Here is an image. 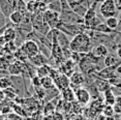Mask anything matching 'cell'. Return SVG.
Returning <instances> with one entry per match:
<instances>
[{
  "mask_svg": "<svg viewBox=\"0 0 121 120\" xmlns=\"http://www.w3.org/2000/svg\"><path fill=\"white\" fill-rule=\"evenodd\" d=\"M94 45L86 32H82V33L75 35L69 43V49L73 52H78V53H90Z\"/></svg>",
  "mask_w": 121,
  "mask_h": 120,
  "instance_id": "1",
  "label": "cell"
},
{
  "mask_svg": "<svg viewBox=\"0 0 121 120\" xmlns=\"http://www.w3.org/2000/svg\"><path fill=\"white\" fill-rule=\"evenodd\" d=\"M56 28L60 30L61 32L65 33L67 36L73 37L75 35L82 33V32L86 31V27L84 24H64L62 22H59L58 25L56 26Z\"/></svg>",
  "mask_w": 121,
  "mask_h": 120,
  "instance_id": "2",
  "label": "cell"
},
{
  "mask_svg": "<svg viewBox=\"0 0 121 120\" xmlns=\"http://www.w3.org/2000/svg\"><path fill=\"white\" fill-rule=\"evenodd\" d=\"M99 13L104 19L110 17H117L119 10L117 9L115 0H103L99 5Z\"/></svg>",
  "mask_w": 121,
  "mask_h": 120,
  "instance_id": "3",
  "label": "cell"
},
{
  "mask_svg": "<svg viewBox=\"0 0 121 120\" xmlns=\"http://www.w3.org/2000/svg\"><path fill=\"white\" fill-rule=\"evenodd\" d=\"M31 24L32 28L35 31L39 32L43 35H47L49 31H50V27L47 25V23L43 21V13H34L31 15Z\"/></svg>",
  "mask_w": 121,
  "mask_h": 120,
  "instance_id": "4",
  "label": "cell"
},
{
  "mask_svg": "<svg viewBox=\"0 0 121 120\" xmlns=\"http://www.w3.org/2000/svg\"><path fill=\"white\" fill-rule=\"evenodd\" d=\"M60 22L64 24H84L83 18L77 15L71 9L60 12Z\"/></svg>",
  "mask_w": 121,
  "mask_h": 120,
  "instance_id": "5",
  "label": "cell"
},
{
  "mask_svg": "<svg viewBox=\"0 0 121 120\" xmlns=\"http://www.w3.org/2000/svg\"><path fill=\"white\" fill-rule=\"evenodd\" d=\"M19 48L26 54V56L28 57V60L39 53V48H38L37 43L31 39H26L21 45V47H19Z\"/></svg>",
  "mask_w": 121,
  "mask_h": 120,
  "instance_id": "6",
  "label": "cell"
},
{
  "mask_svg": "<svg viewBox=\"0 0 121 120\" xmlns=\"http://www.w3.org/2000/svg\"><path fill=\"white\" fill-rule=\"evenodd\" d=\"M43 21L47 23L50 28H56V26L58 25V23L60 22V13L58 12H55L52 9H46L43 13Z\"/></svg>",
  "mask_w": 121,
  "mask_h": 120,
  "instance_id": "7",
  "label": "cell"
},
{
  "mask_svg": "<svg viewBox=\"0 0 121 120\" xmlns=\"http://www.w3.org/2000/svg\"><path fill=\"white\" fill-rule=\"evenodd\" d=\"M75 96H76V100L83 107L89 105L90 102H91L90 92L88 91L87 88H84V87H79L78 89L75 90Z\"/></svg>",
  "mask_w": 121,
  "mask_h": 120,
  "instance_id": "8",
  "label": "cell"
},
{
  "mask_svg": "<svg viewBox=\"0 0 121 120\" xmlns=\"http://www.w3.org/2000/svg\"><path fill=\"white\" fill-rule=\"evenodd\" d=\"M54 84H55V87L61 92L62 90H64V89H66L69 87V85H70L69 77H67V76H65V75H63V73H60L58 77L54 79Z\"/></svg>",
  "mask_w": 121,
  "mask_h": 120,
  "instance_id": "9",
  "label": "cell"
},
{
  "mask_svg": "<svg viewBox=\"0 0 121 120\" xmlns=\"http://www.w3.org/2000/svg\"><path fill=\"white\" fill-rule=\"evenodd\" d=\"M76 65L77 63H75L71 59H65L59 66V72L63 73V75L67 76V77H70L71 73L75 72Z\"/></svg>",
  "mask_w": 121,
  "mask_h": 120,
  "instance_id": "10",
  "label": "cell"
},
{
  "mask_svg": "<svg viewBox=\"0 0 121 120\" xmlns=\"http://www.w3.org/2000/svg\"><path fill=\"white\" fill-rule=\"evenodd\" d=\"M70 84L71 85H75L77 88L81 87V85H83L86 81V77L81 70H75L69 77Z\"/></svg>",
  "mask_w": 121,
  "mask_h": 120,
  "instance_id": "11",
  "label": "cell"
},
{
  "mask_svg": "<svg viewBox=\"0 0 121 120\" xmlns=\"http://www.w3.org/2000/svg\"><path fill=\"white\" fill-rule=\"evenodd\" d=\"M115 69H116V65H115V66L104 67V69H101L100 70L94 73V75L97 78H100V79H104V80L108 81L109 79H111L112 77L115 76Z\"/></svg>",
  "mask_w": 121,
  "mask_h": 120,
  "instance_id": "12",
  "label": "cell"
},
{
  "mask_svg": "<svg viewBox=\"0 0 121 120\" xmlns=\"http://www.w3.org/2000/svg\"><path fill=\"white\" fill-rule=\"evenodd\" d=\"M28 61L32 65H34L35 67H39V66H43V65L49 64V58L42 53H38L37 55H35V56L32 57V58H30Z\"/></svg>",
  "mask_w": 121,
  "mask_h": 120,
  "instance_id": "13",
  "label": "cell"
},
{
  "mask_svg": "<svg viewBox=\"0 0 121 120\" xmlns=\"http://www.w3.org/2000/svg\"><path fill=\"white\" fill-rule=\"evenodd\" d=\"M91 53L94 56L98 57V58H103L104 59V57L110 53V51H109L108 47H106L104 45H100L99 43V45H95L94 47H93Z\"/></svg>",
  "mask_w": 121,
  "mask_h": 120,
  "instance_id": "14",
  "label": "cell"
},
{
  "mask_svg": "<svg viewBox=\"0 0 121 120\" xmlns=\"http://www.w3.org/2000/svg\"><path fill=\"white\" fill-rule=\"evenodd\" d=\"M93 83H94V85L96 86V88H97V90L100 92V93H104V92L107 91L108 89L112 88V86L110 85V83H109L108 81L104 80V79H100V78H97L96 76H95V78H94V81H93Z\"/></svg>",
  "mask_w": 121,
  "mask_h": 120,
  "instance_id": "15",
  "label": "cell"
},
{
  "mask_svg": "<svg viewBox=\"0 0 121 120\" xmlns=\"http://www.w3.org/2000/svg\"><path fill=\"white\" fill-rule=\"evenodd\" d=\"M104 105L108 106H114L115 103H116V95H115L114 91H113V88L108 89L107 91L104 92Z\"/></svg>",
  "mask_w": 121,
  "mask_h": 120,
  "instance_id": "16",
  "label": "cell"
},
{
  "mask_svg": "<svg viewBox=\"0 0 121 120\" xmlns=\"http://www.w3.org/2000/svg\"><path fill=\"white\" fill-rule=\"evenodd\" d=\"M121 60L116 56V54H112L109 53L108 55L104 58V64L106 67H110V66H115L118 63H120Z\"/></svg>",
  "mask_w": 121,
  "mask_h": 120,
  "instance_id": "17",
  "label": "cell"
},
{
  "mask_svg": "<svg viewBox=\"0 0 121 120\" xmlns=\"http://www.w3.org/2000/svg\"><path fill=\"white\" fill-rule=\"evenodd\" d=\"M57 40H58V45L60 46V48L62 50H65V49H69V43L70 40L68 39L67 35L65 33H63L59 30L58 35H57Z\"/></svg>",
  "mask_w": 121,
  "mask_h": 120,
  "instance_id": "18",
  "label": "cell"
},
{
  "mask_svg": "<svg viewBox=\"0 0 121 120\" xmlns=\"http://www.w3.org/2000/svg\"><path fill=\"white\" fill-rule=\"evenodd\" d=\"M0 10L6 17V19H9L15 9L12 7V5L9 4V2L7 0H0Z\"/></svg>",
  "mask_w": 121,
  "mask_h": 120,
  "instance_id": "19",
  "label": "cell"
},
{
  "mask_svg": "<svg viewBox=\"0 0 121 120\" xmlns=\"http://www.w3.org/2000/svg\"><path fill=\"white\" fill-rule=\"evenodd\" d=\"M61 97L64 102L67 103H71L76 99L75 96V90H73L71 87H68V88L64 89L61 91Z\"/></svg>",
  "mask_w": 121,
  "mask_h": 120,
  "instance_id": "20",
  "label": "cell"
},
{
  "mask_svg": "<svg viewBox=\"0 0 121 120\" xmlns=\"http://www.w3.org/2000/svg\"><path fill=\"white\" fill-rule=\"evenodd\" d=\"M23 19H24V13H23L19 12V10H13V13L9 16V22H12L15 26H18L22 23Z\"/></svg>",
  "mask_w": 121,
  "mask_h": 120,
  "instance_id": "21",
  "label": "cell"
},
{
  "mask_svg": "<svg viewBox=\"0 0 121 120\" xmlns=\"http://www.w3.org/2000/svg\"><path fill=\"white\" fill-rule=\"evenodd\" d=\"M40 85L43 89L46 90H49V89H52L55 87V84H54V81L50 76H47V77H43V78H40Z\"/></svg>",
  "mask_w": 121,
  "mask_h": 120,
  "instance_id": "22",
  "label": "cell"
},
{
  "mask_svg": "<svg viewBox=\"0 0 121 120\" xmlns=\"http://www.w3.org/2000/svg\"><path fill=\"white\" fill-rule=\"evenodd\" d=\"M92 30L93 31H95V32H98V33H104V34H113V33L116 32V31H114V30L110 29L104 23H100L99 25L94 27Z\"/></svg>",
  "mask_w": 121,
  "mask_h": 120,
  "instance_id": "23",
  "label": "cell"
},
{
  "mask_svg": "<svg viewBox=\"0 0 121 120\" xmlns=\"http://www.w3.org/2000/svg\"><path fill=\"white\" fill-rule=\"evenodd\" d=\"M13 86L10 76H2L0 77V90H5Z\"/></svg>",
  "mask_w": 121,
  "mask_h": 120,
  "instance_id": "24",
  "label": "cell"
},
{
  "mask_svg": "<svg viewBox=\"0 0 121 120\" xmlns=\"http://www.w3.org/2000/svg\"><path fill=\"white\" fill-rule=\"evenodd\" d=\"M118 23H119L118 17H110L108 19H106V21H104V24H106L110 29L114 30V31H116V29L118 27Z\"/></svg>",
  "mask_w": 121,
  "mask_h": 120,
  "instance_id": "25",
  "label": "cell"
},
{
  "mask_svg": "<svg viewBox=\"0 0 121 120\" xmlns=\"http://www.w3.org/2000/svg\"><path fill=\"white\" fill-rule=\"evenodd\" d=\"M51 67L52 66H50L49 64H46V65H43V66L36 67V76H38L39 78H43V77L49 76Z\"/></svg>",
  "mask_w": 121,
  "mask_h": 120,
  "instance_id": "26",
  "label": "cell"
},
{
  "mask_svg": "<svg viewBox=\"0 0 121 120\" xmlns=\"http://www.w3.org/2000/svg\"><path fill=\"white\" fill-rule=\"evenodd\" d=\"M56 110V105H55V102L53 99L50 100V102H47L45 107H43V114L46 116H48L49 114H52L53 112Z\"/></svg>",
  "mask_w": 121,
  "mask_h": 120,
  "instance_id": "27",
  "label": "cell"
},
{
  "mask_svg": "<svg viewBox=\"0 0 121 120\" xmlns=\"http://www.w3.org/2000/svg\"><path fill=\"white\" fill-rule=\"evenodd\" d=\"M3 92L5 94V97H7V99H10V100H15L16 97L18 96L17 91H16V89L13 88V86L9 87V88H7V89H5V90H3Z\"/></svg>",
  "mask_w": 121,
  "mask_h": 120,
  "instance_id": "28",
  "label": "cell"
},
{
  "mask_svg": "<svg viewBox=\"0 0 121 120\" xmlns=\"http://www.w3.org/2000/svg\"><path fill=\"white\" fill-rule=\"evenodd\" d=\"M48 9L55 10V12H58L60 13L61 10V6H60V0H51L50 3H48Z\"/></svg>",
  "mask_w": 121,
  "mask_h": 120,
  "instance_id": "29",
  "label": "cell"
},
{
  "mask_svg": "<svg viewBox=\"0 0 121 120\" xmlns=\"http://www.w3.org/2000/svg\"><path fill=\"white\" fill-rule=\"evenodd\" d=\"M101 113L104 114L106 117H113L115 115V111H114V107L113 106H108L104 105V107L103 109V112Z\"/></svg>",
  "mask_w": 121,
  "mask_h": 120,
  "instance_id": "30",
  "label": "cell"
},
{
  "mask_svg": "<svg viewBox=\"0 0 121 120\" xmlns=\"http://www.w3.org/2000/svg\"><path fill=\"white\" fill-rule=\"evenodd\" d=\"M71 110L76 114V115H80L82 114V110H83V106H81L77 100L71 102Z\"/></svg>",
  "mask_w": 121,
  "mask_h": 120,
  "instance_id": "31",
  "label": "cell"
},
{
  "mask_svg": "<svg viewBox=\"0 0 121 120\" xmlns=\"http://www.w3.org/2000/svg\"><path fill=\"white\" fill-rule=\"evenodd\" d=\"M10 62L7 60V58L3 55H0V69L1 70H7L9 69Z\"/></svg>",
  "mask_w": 121,
  "mask_h": 120,
  "instance_id": "32",
  "label": "cell"
},
{
  "mask_svg": "<svg viewBox=\"0 0 121 120\" xmlns=\"http://www.w3.org/2000/svg\"><path fill=\"white\" fill-rule=\"evenodd\" d=\"M113 107H114L115 114H121V93L116 96V103Z\"/></svg>",
  "mask_w": 121,
  "mask_h": 120,
  "instance_id": "33",
  "label": "cell"
},
{
  "mask_svg": "<svg viewBox=\"0 0 121 120\" xmlns=\"http://www.w3.org/2000/svg\"><path fill=\"white\" fill-rule=\"evenodd\" d=\"M7 120H23V118H22V116L16 113H9L7 115Z\"/></svg>",
  "mask_w": 121,
  "mask_h": 120,
  "instance_id": "34",
  "label": "cell"
},
{
  "mask_svg": "<svg viewBox=\"0 0 121 120\" xmlns=\"http://www.w3.org/2000/svg\"><path fill=\"white\" fill-rule=\"evenodd\" d=\"M7 19H6V17L2 13V12L0 10V28H2L3 26H5L6 25V23H7Z\"/></svg>",
  "mask_w": 121,
  "mask_h": 120,
  "instance_id": "35",
  "label": "cell"
},
{
  "mask_svg": "<svg viewBox=\"0 0 121 120\" xmlns=\"http://www.w3.org/2000/svg\"><path fill=\"white\" fill-rule=\"evenodd\" d=\"M115 75L118 77L119 81H121V62L116 65V69H115Z\"/></svg>",
  "mask_w": 121,
  "mask_h": 120,
  "instance_id": "36",
  "label": "cell"
},
{
  "mask_svg": "<svg viewBox=\"0 0 121 120\" xmlns=\"http://www.w3.org/2000/svg\"><path fill=\"white\" fill-rule=\"evenodd\" d=\"M107 119V117L104 115L103 113H100V114H97L94 118H93V120H106Z\"/></svg>",
  "mask_w": 121,
  "mask_h": 120,
  "instance_id": "37",
  "label": "cell"
},
{
  "mask_svg": "<svg viewBox=\"0 0 121 120\" xmlns=\"http://www.w3.org/2000/svg\"><path fill=\"white\" fill-rule=\"evenodd\" d=\"M73 120H88V118L87 117H85V116H83L82 114H80V115H76L75 119H73Z\"/></svg>",
  "mask_w": 121,
  "mask_h": 120,
  "instance_id": "38",
  "label": "cell"
},
{
  "mask_svg": "<svg viewBox=\"0 0 121 120\" xmlns=\"http://www.w3.org/2000/svg\"><path fill=\"white\" fill-rule=\"evenodd\" d=\"M115 54H116V56L121 60V46H119V47H118V49L116 50V52H115Z\"/></svg>",
  "mask_w": 121,
  "mask_h": 120,
  "instance_id": "39",
  "label": "cell"
},
{
  "mask_svg": "<svg viewBox=\"0 0 121 120\" xmlns=\"http://www.w3.org/2000/svg\"><path fill=\"white\" fill-rule=\"evenodd\" d=\"M118 19H119V23H118V27L116 29V32L117 33H119V34H121V17L118 18Z\"/></svg>",
  "mask_w": 121,
  "mask_h": 120,
  "instance_id": "40",
  "label": "cell"
},
{
  "mask_svg": "<svg viewBox=\"0 0 121 120\" xmlns=\"http://www.w3.org/2000/svg\"><path fill=\"white\" fill-rule=\"evenodd\" d=\"M115 3H116V6H117V9L121 12V0H115Z\"/></svg>",
  "mask_w": 121,
  "mask_h": 120,
  "instance_id": "41",
  "label": "cell"
},
{
  "mask_svg": "<svg viewBox=\"0 0 121 120\" xmlns=\"http://www.w3.org/2000/svg\"><path fill=\"white\" fill-rule=\"evenodd\" d=\"M4 99H5V94H4L3 90H0V103L3 102Z\"/></svg>",
  "mask_w": 121,
  "mask_h": 120,
  "instance_id": "42",
  "label": "cell"
},
{
  "mask_svg": "<svg viewBox=\"0 0 121 120\" xmlns=\"http://www.w3.org/2000/svg\"><path fill=\"white\" fill-rule=\"evenodd\" d=\"M0 120H7V115H5V114H0Z\"/></svg>",
  "mask_w": 121,
  "mask_h": 120,
  "instance_id": "43",
  "label": "cell"
},
{
  "mask_svg": "<svg viewBox=\"0 0 121 120\" xmlns=\"http://www.w3.org/2000/svg\"><path fill=\"white\" fill-rule=\"evenodd\" d=\"M120 46H121V43H120Z\"/></svg>",
  "mask_w": 121,
  "mask_h": 120,
  "instance_id": "44",
  "label": "cell"
}]
</instances>
